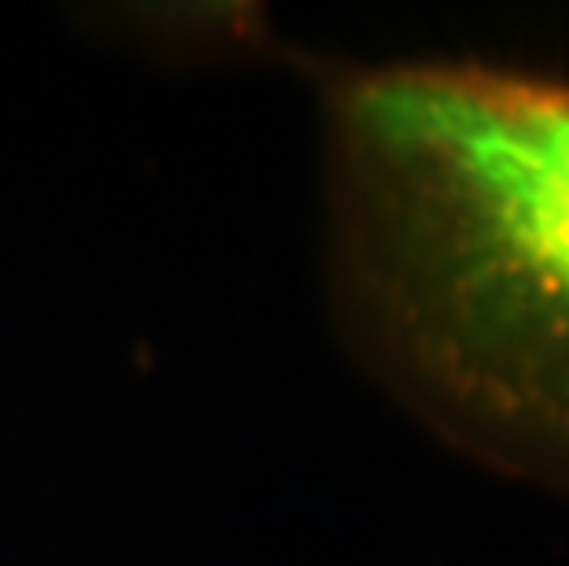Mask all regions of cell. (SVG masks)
Here are the masks:
<instances>
[{"label": "cell", "instance_id": "obj_1", "mask_svg": "<svg viewBox=\"0 0 569 566\" xmlns=\"http://www.w3.org/2000/svg\"><path fill=\"white\" fill-rule=\"evenodd\" d=\"M323 103L346 342L452 449L569 497V81L386 63Z\"/></svg>", "mask_w": 569, "mask_h": 566}]
</instances>
